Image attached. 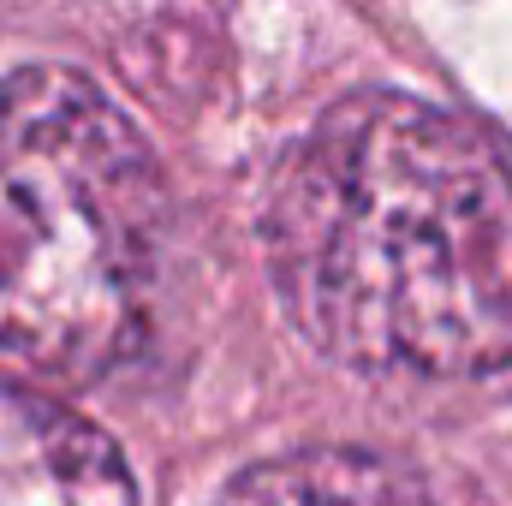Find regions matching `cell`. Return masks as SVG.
<instances>
[{
	"label": "cell",
	"mask_w": 512,
	"mask_h": 506,
	"mask_svg": "<svg viewBox=\"0 0 512 506\" xmlns=\"http://www.w3.org/2000/svg\"><path fill=\"white\" fill-rule=\"evenodd\" d=\"M0 506H137V483L84 411L0 381Z\"/></svg>",
	"instance_id": "3957f363"
},
{
	"label": "cell",
	"mask_w": 512,
	"mask_h": 506,
	"mask_svg": "<svg viewBox=\"0 0 512 506\" xmlns=\"http://www.w3.org/2000/svg\"><path fill=\"white\" fill-rule=\"evenodd\" d=\"M268 268L298 334L352 370H501L512 167L477 126L417 96H346L274 179Z\"/></svg>",
	"instance_id": "6da1fadb"
},
{
	"label": "cell",
	"mask_w": 512,
	"mask_h": 506,
	"mask_svg": "<svg viewBox=\"0 0 512 506\" xmlns=\"http://www.w3.org/2000/svg\"><path fill=\"white\" fill-rule=\"evenodd\" d=\"M161 167L126 114L66 66L0 78V376L90 387L149 322Z\"/></svg>",
	"instance_id": "7a4b0ae2"
},
{
	"label": "cell",
	"mask_w": 512,
	"mask_h": 506,
	"mask_svg": "<svg viewBox=\"0 0 512 506\" xmlns=\"http://www.w3.org/2000/svg\"><path fill=\"white\" fill-rule=\"evenodd\" d=\"M221 506H429L423 483L364 447H304L227 483Z\"/></svg>",
	"instance_id": "277c9868"
}]
</instances>
